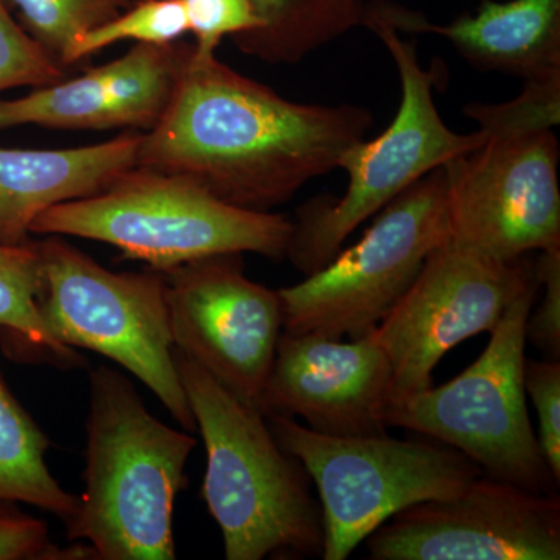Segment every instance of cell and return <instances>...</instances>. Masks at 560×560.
<instances>
[{
    "instance_id": "25",
    "label": "cell",
    "mask_w": 560,
    "mask_h": 560,
    "mask_svg": "<svg viewBox=\"0 0 560 560\" xmlns=\"http://www.w3.org/2000/svg\"><path fill=\"white\" fill-rule=\"evenodd\" d=\"M186 14L189 33L194 35L195 51L215 55L221 40L248 35L257 31L248 0H178Z\"/></svg>"
},
{
    "instance_id": "26",
    "label": "cell",
    "mask_w": 560,
    "mask_h": 560,
    "mask_svg": "<svg viewBox=\"0 0 560 560\" xmlns=\"http://www.w3.org/2000/svg\"><path fill=\"white\" fill-rule=\"evenodd\" d=\"M525 393L539 419V445L552 477L560 482V363L559 360H525Z\"/></svg>"
},
{
    "instance_id": "12",
    "label": "cell",
    "mask_w": 560,
    "mask_h": 560,
    "mask_svg": "<svg viewBox=\"0 0 560 560\" xmlns=\"http://www.w3.org/2000/svg\"><path fill=\"white\" fill-rule=\"evenodd\" d=\"M161 272L175 349L257 408L283 331L279 291L253 282L238 253Z\"/></svg>"
},
{
    "instance_id": "13",
    "label": "cell",
    "mask_w": 560,
    "mask_h": 560,
    "mask_svg": "<svg viewBox=\"0 0 560 560\" xmlns=\"http://www.w3.org/2000/svg\"><path fill=\"white\" fill-rule=\"evenodd\" d=\"M366 548L372 560H559V493L485 474L458 495L397 512Z\"/></svg>"
},
{
    "instance_id": "2",
    "label": "cell",
    "mask_w": 560,
    "mask_h": 560,
    "mask_svg": "<svg viewBox=\"0 0 560 560\" xmlns=\"http://www.w3.org/2000/svg\"><path fill=\"white\" fill-rule=\"evenodd\" d=\"M84 492L68 539L95 560H173V510L197 440L154 418L119 371L90 374Z\"/></svg>"
},
{
    "instance_id": "14",
    "label": "cell",
    "mask_w": 560,
    "mask_h": 560,
    "mask_svg": "<svg viewBox=\"0 0 560 560\" xmlns=\"http://www.w3.org/2000/svg\"><path fill=\"white\" fill-rule=\"evenodd\" d=\"M390 378L388 357L370 331L350 341L282 331L257 410L302 418L330 436H377L388 429Z\"/></svg>"
},
{
    "instance_id": "18",
    "label": "cell",
    "mask_w": 560,
    "mask_h": 560,
    "mask_svg": "<svg viewBox=\"0 0 560 560\" xmlns=\"http://www.w3.org/2000/svg\"><path fill=\"white\" fill-rule=\"evenodd\" d=\"M257 31L235 36L242 54L268 65H298L363 21L364 0H248Z\"/></svg>"
},
{
    "instance_id": "16",
    "label": "cell",
    "mask_w": 560,
    "mask_h": 560,
    "mask_svg": "<svg viewBox=\"0 0 560 560\" xmlns=\"http://www.w3.org/2000/svg\"><path fill=\"white\" fill-rule=\"evenodd\" d=\"M370 5L399 32L434 33L475 69L526 81L560 77V0H482L474 14L433 24L396 3Z\"/></svg>"
},
{
    "instance_id": "7",
    "label": "cell",
    "mask_w": 560,
    "mask_h": 560,
    "mask_svg": "<svg viewBox=\"0 0 560 560\" xmlns=\"http://www.w3.org/2000/svg\"><path fill=\"white\" fill-rule=\"evenodd\" d=\"M276 441L301 460L319 492L326 560H345L397 512L451 499L485 475L444 442L330 436L289 416H265Z\"/></svg>"
},
{
    "instance_id": "5",
    "label": "cell",
    "mask_w": 560,
    "mask_h": 560,
    "mask_svg": "<svg viewBox=\"0 0 560 560\" xmlns=\"http://www.w3.org/2000/svg\"><path fill=\"white\" fill-rule=\"evenodd\" d=\"M361 25L375 33L396 62L399 110L378 138L361 140L341 158L338 168L349 176L341 198H313L298 209L287 259L304 276L326 267L350 234L401 191L486 139L481 130L459 135L444 124L434 103L433 73L420 66L415 43L401 38L368 3Z\"/></svg>"
},
{
    "instance_id": "9",
    "label": "cell",
    "mask_w": 560,
    "mask_h": 560,
    "mask_svg": "<svg viewBox=\"0 0 560 560\" xmlns=\"http://www.w3.org/2000/svg\"><path fill=\"white\" fill-rule=\"evenodd\" d=\"M448 238L447 178L440 167L388 202L359 243L298 285L278 290L283 331L363 337Z\"/></svg>"
},
{
    "instance_id": "8",
    "label": "cell",
    "mask_w": 560,
    "mask_h": 560,
    "mask_svg": "<svg viewBox=\"0 0 560 560\" xmlns=\"http://www.w3.org/2000/svg\"><path fill=\"white\" fill-rule=\"evenodd\" d=\"M537 290L539 283L512 302L485 352L463 374L393 401L385 420L463 452L489 477L556 493L559 482L530 425L523 385L526 319Z\"/></svg>"
},
{
    "instance_id": "6",
    "label": "cell",
    "mask_w": 560,
    "mask_h": 560,
    "mask_svg": "<svg viewBox=\"0 0 560 560\" xmlns=\"http://www.w3.org/2000/svg\"><path fill=\"white\" fill-rule=\"evenodd\" d=\"M38 312L50 337L130 371L183 430H197L175 363L161 271L113 272L61 235L36 242Z\"/></svg>"
},
{
    "instance_id": "22",
    "label": "cell",
    "mask_w": 560,
    "mask_h": 560,
    "mask_svg": "<svg viewBox=\"0 0 560 560\" xmlns=\"http://www.w3.org/2000/svg\"><path fill=\"white\" fill-rule=\"evenodd\" d=\"M186 33H189V25L178 0H138L119 16L81 36L70 51L69 66L72 68L77 62L125 40L173 44Z\"/></svg>"
},
{
    "instance_id": "15",
    "label": "cell",
    "mask_w": 560,
    "mask_h": 560,
    "mask_svg": "<svg viewBox=\"0 0 560 560\" xmlns=\"http://www.w3.org/2000/svg\"><path fill=\"white\" fill-rule=\"evenodd\" d=\"M194 44H135L117 60L75 79L0 101V130L150 131L164 116Z\"/></svg>"
},
{
    "instance_id": "10",
    "label": "cell",
    "mask_w": 560,
    "mask_h": 560,
    "mask_svg": "<svg viewBox=\"0 0 560 560\" xmlns=\"http://www.w3.org/2000/svg\"><path fill=\"white\" fill-rule=\"evenodd\" d=\"M486 135L444 165L451 241L500 260L560 248L559 142L548 127L475 108Z\"/></svg>"
},
{
    "instance_id": "3",
    "label": "cell",
    "mask_w": 560,
    "mask_h": 560,
    "mask_svg": "<svg viewBox=\"0 0 560 560\" xmlns=\"http://www.w3.org/2000/svg\"><path fill=\"white\" fill-rule=\"evenodd\" d=\"M175 363L208 453L202 499L228 560L308 558L324 551V518L301 460L267 418L175 349Z\"/></svg>"
},
{
    "instance_id": "19",
    "label": "cell",
    "mask_w": 560,
    "mask_h": 560,
    "mask_svg": "<svg viewBox=\"0 0 560 560\" xmlns=\"http://www.w3.org/2000/svg\"><path fill=\"white\" fill-rule=\"evenodd\" d=\"M50 441L11 393L0 371V500L32 504L68 523L79 497L51 475Z\"/></svg>"
},
{
    "instance_id": "1",
    "label": "cell",
    "mask_w": 560,
    "mask_h": 560,
    "mask_svg": "<svg viewBox=\"0 0 560 560\" xmlns=\"http://www.w3.org/2000/svg\"><path fill=\"white\" fill-rule=\"evenodd\" d=\"M372 124L363 106L287 101L191 47L164 116L142 135L138 165L194 180L237 208L270 212L337 171Z\"/></svg>"
},
{
    "instance_id": "17",
    "label": "cell",
    "mask_w": 560,
    "mask_h": 560,
    "mask_svg": "<svg viewBox=\"0 0 560 560\" xmlns=\"http://www.w3.org/2000/svg\"><path fill=\"white\" fill-rule=\"evenodd\" d=\"M142 135L77 149H0V245L31 242L40 213L108 189L138 165Z\"/></svg>"
},
{
    "instance_id": "11",
    "label": "cell",
    "mask_w": 560,
    "mask_h": 560,
    "mask_svg": "<svg viewBox=\"0 0 560 560\" xmlns=\"http://www.w3.org/2000/svg\"><path fill=\"white\" fill-rule=\"evenodd\" d=\"M537 283L526 256L500 260L451 238L442 243L370 331L390 364L389 404L433 386L434 368L448 350L495 329L512 302Z\"/></svg>"
},
{
    "instance_id": "23",
    "label": "cell",
    "mask_w": 560,
    "mask_h": 560,
    "mask_svg": "<svg viewBox=\"0 0 560 560\" xmlns=\"http://www.w3.org/2000/svg\"><path fill=\"white\" fill-rule=\"evenodd\" d=\"M66 73L68 69L51 60L0 0V92L49 86Z\"/></svg>"
},
{
    "instance_id": "4",
    "label": "cell",
    "mask_w": 560,
    "mask_h": 560,
    "mask_svg": "<svg viewBox=\"0 0 560 560\" xmlns=\"http://www.w3.org/2000/svg\"><path fill=\"white\" fill-rule=\"evenodd\" d=\"M293 220L232 206L194 180L136 165L92 197L40 213L32 234L102 242L167 271L215 254L283 259Z\"/></svg>"
},
{
    "instance_id": "21",
    "label": "cell",
    "mask_w": 560,
    "mask_h": 560,
    "mask_svg": "<svg viewBox=\"0 0 560 560\" xmlns=\"http://www.w3.org/2000/svg\"><path fill=\"white\" fill-rule=\"evenodd\" d=\"M135 0H3L25 33L61 68L81 36L119 16Z\"/></svg>"
},
{
    "instance_id": "20",
    "label": "cell",
    "mask_w": 560,
    "mask_h": 560,
    "mask_svg": "<svg viewBox=\"0 0 560 560\" xmlns=\"http://www.w3.org/2000/svg\"><path fill=\"white\" fill-rule=\"evenodd\" d=\"M40 260L36 242L0 245V334L11 353L61 370L83 368L86 360L50 337L38 312Z\"/></svg>"
},
{
    "instance_id": "24",
    "label": "cell",
    "mask_w": 560,
    "mask_h": 560,
    "mask_svg": "<svg viewBox=\"0 0 560 560\" xmlns=\"http://www.w3.org/2000/svg\"><path fill=\"white\" fill-rule=\"evenodd\" d=\"M0 560H95V556L81 541L58 547L46 522L22 511L14 501L0 500Z\"/></svg>"
},
{
    "instance_id": "27",
    "label": "cell",
    "mask_w": 560,
    "mask_h": 560,
    "mask_svg": "<svg viewBox=\"0 0 560 560\" xmlns=\"http://www.w3.org/2000/svg\"><path fill=\"white\" fill-rule=\"evenodd\" d=\"M544 298L536 312L526 319V342L547 353L548 360L560 359V248L541 250L534 261Z\"/></svg>"
}]
</instances>
